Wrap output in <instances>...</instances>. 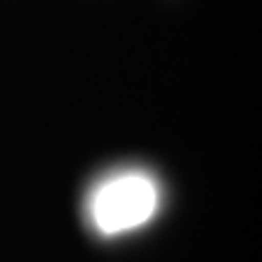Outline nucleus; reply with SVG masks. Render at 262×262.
Segmentation results:
<instances>
[{
	"mask_svg": "<svg viewBox=\"0 0 262 262\" xmlns=\"http://www.w3.org/2000/svg\"><path fill=\"white\" fill-rule=\"evenodd\" d=\"M158 206V189L146 175H119L97 187L90 214L102 233H122L146 224Z\"/></svg>",
	"mask_w": 262,
	"mask_h": 262,
	"instance_id": "nucleus-1",
	"label": "nucleus"
}]
</instances>
